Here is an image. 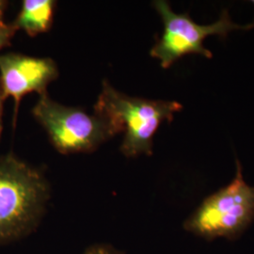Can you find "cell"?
<instances>
[{"label": "cell", "instance_id": "6da1fadb", "mask_svg": "<svg viewBox=\"0 0 254 254\" xmlns=\"http://www.w3.org/2000/svg\"><path fill=\"white\" fill-rule=\"evenodd\" d=\"M47 197V184L39 171L12 153L0 157V246L34 230Z\"/></svg>", "mask_w": 254, "mask_h": 254}, {"label": "cell", "instance_id": "7a4b0ae2", "mask_svg": "<svg viewBox=\"0 0 254 254\" xmlns=\"http://www.w3.org/2000/svg\"><path fill=\"white\" fill-rule=\"evenodd\" d=\"M95 114L107 120L117 134L125 132L121 150L129 157L153 153V137L164 121L172 122L183 109L176 101L147 100L116 91L107 81L94 107Z\"/></svg>", "mask_w": 254, "mask_h": 254}, {"label": "cell", "instance_id": "3957f363", "mask_svg": "<svg viewBox=\"0 0 254 254\" xmlns=\"http://www.w3.org/2000/svg\"><path fill=\"white\" fill-rule=\"evenodd\" d=\"M254 219V187L244 181L241 164L236 160L234 180L203 200L184 227L208 240L220 237L234 239Z\"/></svg>", "mask_w": 254, "mask_h": 254}, {"label": "cell", "instance_id": "277c9868", "mask_svg": "<svg viewBox=\"0 0 254 254\" xmlns=\"http://www.w3.org/2000/svg\"><path fill=\"white\" fill-rule=\"evenodd\" d=\"M32 112L62 154L90 152L117 134L107 120L60 105L46 92L40 95Z\"/></svg>", "mask_w": 254, "mask_h": 254}, {"label": "cell", "instance_id": "5b68a950", "mask_svg": "<svg viewBox=\"0 0 254 254\" xmlns=\"http://www.w3.org/2000/svg\"><path fill=\"white\" fill-rule=\"evenodd\" d=\"M154 9L160 14L164 24L163 34L151 50V56L160 61L162 68H169L182 57L199 54L211 59L213 54L203 46V41L211 35L225 38L236 29H249L254 24L239 26L235 24L223 10L217 22L211 25H199L190 17L189 13L177 14L167 1L154 2Z\"/></svg>", "mask_w": 254, "mask_h": 254}, {"label": "cell", "instance_id": "8992f818", "mask_svg": "<svg viewBox=\"0 0 254 254\" xmlns=\"http://www.w3.org/2000/svg\"><path fill=\"white\" fill-rule=\"evenodd\" d=\"M57 77V66L50 59L33 58L17 53L0 55L2 96L4 100L12 97L15 103L13 126H15L22 98L33 91L40 95L46 93L47 85Z\"/></svg>", "mask_w": 254, "mask_h": 254}, {"label": "cell", "instance_id": "52a82bcc", "mask_svg": "<svg viewBox=\"0 0 254 254\" xmlns=\"http://www.w3.org/2000/svg\"><path fill=\"white\" fill-rule=\"evenodd\" d=\"M55 6L53 0H24L13 26L29 36L46 32L51 27Z\"/></svg>", "mask_w": 254, "mask_h": 254}, {"label": "cell", "instance_id": "ba28073f", "mask_svg": "<svg viewBox=\"0 0 254 254\" xmlns=\"http://www.w3.org/2000/svg\"><path fill=\"white\" fill-rule=\"evenodd\" d=\"M17 28L12 25H8L5 23L0 24V50L6 46L10 45V41L14 36Z\"/></svg>", "mask_w": 254, "mask_h": 254}, {"label": "cell", "instance_id": "9c48e42d", "mask_svg": "<svg viewBox=\"0 0 254 254\" xmlns=\"http://www.w3.org/2000/svg\"><path fill=\"white\" fill-rule=\"evenodd\" d=\"M85 254H121L108 246H94L90 248Z\"/></svg>", "mask_w": 254, "mask_h": 254}, {"label": "cell", "instance_id": "30bf717a", "mask_svg": "<svg viewBox=\"0 0 254 254\" xmlns=\"http://www.w3.org/2000/svg\"><path fill=\"white\" fill-rule=\"evenodd\" d=\"M3 96H2V91H1V88H0V136H1V133H2V129H3V122H2V116H3Z\"/></svg>", "mask_w": 254, "mask_h": 254}, {"label": "cell", "instance_id": "8fae6325", "mask_svg": "<svg viewBox=\"0 0 254 254\" xmlns=\"http://www.w3.org/2000/svg\"><path fill=\"white\" fill-rule=\"evenodd\" d=\"M7 5H8V2H7V1L0 0V24L4 23L3 16H4V12H5V9H6Z\"/></svg>", "mask_w": 254, "mask_h": 254}]
</instances>
